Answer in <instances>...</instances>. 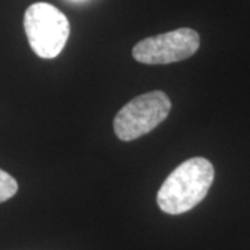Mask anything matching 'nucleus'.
I'll return each instance as SVG.
<instances>
[{
    "label": "nucleus",
    "mask_w": 250,
    "mask_h": 250,
    "mask_svg": "<svg viewBox=\"0 0 250 250\" xmlns=\"http://www.w3.org/2000/svg\"><path fill=\"white\" fill-rule=\"evenodd\" d=\"M18 192V184L6 171L0 170V203L9 200Z\"/></svg>",
    "instance_id": "obj_5"
},
{
    "label": "nucleus",
    "mask_w": 250,
    "mask_h": 250,
    "mask_svg": "<svg viewBox=\"0 0 250 250\" xmlns=\"http://www.w3.org/2000/svg\"><path fill=\"white\" fill-rule=\"evenodd\" d=\"M170 111L171 100L164 92H147L128 102L117 113L114 132L120 141H135L159 126Z\"/></svg>",
    "instance_id": "obj_3"
},
{
    "label": "nucleus",
    "mask_w": 250,
    "mask_h": 250,
    "mask_svg": "<svg viewBox=\"0 0 250 250\" xmlns=\"http://www.w3.org/2000/svg\"><path fill=\"white\" fill-rule=\"evenodd\" d=\"M199 46L200 36L195 29L179 28L138 42L132 49V56L142 64H170L192 57Z\"/></svg>",
    "instance_id": "obj_4"
},
{
    "label": "nucleus",
    "mask_w": 250,
    "mask_h": 250,
    "mask_svg": "<svg viewBox=\"0 0 250 250\" xmlns=\"http://www.w3.org/2000/svg\"><path fill=\"white\" fill-rule=\"evenodd\" d=\"M214 181V167L205 157H193L179 164L163 182L157 205L167 214H182L197 206Z\"/></svg>",
    "instance_id": "obj_1"
},
{
    "label": "nucleus",
    "mask_w": 250,
    "mask_h": 250,
    "mask_svg": "<svg viewBox=\"0 0 250 250\" xmlns=\"http://www.w3.org/2000/svg\"><path fill=\"white\" fill-rule=\"evenodd\" d=\"M24 28L34 53L54 59L62 53L70 36L68 18L49 3H34L24 14Z\"/></svg>",
    "instance_id": "obj_2"
}]
</instances>
